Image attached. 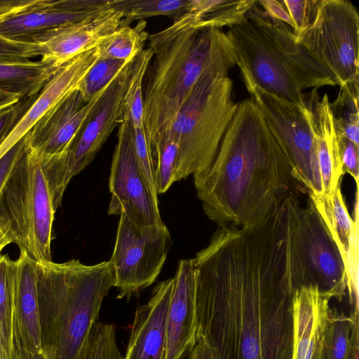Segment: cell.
Listing matches in <instances>:
<instances>
[{
  "instance_id": "21",
  "label": "cell",
  "mask_w": 359,
  "mask_h": 359,
  "mask_svg": "<svg viewBox=\"0 0 359 359\" xmlns=\"http://www.w3.org/2000/svg\"><path fill=\"white\" fill-rule=\"evenodd\" d=\"M330 299L316 285L297 288L292 301V359H313L329 323Z\"/></svg>"
},
{
  "instance_id": "16",
  "label": "cell",
  "mask_w": 359,
  "mask_h": 359,
  "mask_svg": "<svg viewBox=\"0 0 359 359\" xmlns=\"http://www.w3.org/2000/svg\"><path fill=\"white\" fill-rule=\"evenodd\" d=\"M166 322L165 359H183L197 342L193 259L180 261Z\"/></svg>"
},
{
  "instance_id": "45",
  "label": "cell",
  "mask_w": 359,
  "mask_h": 359,
  "mask_svg": "<svg viewBox=\"0 0 359 359\" xmlns=\"http://www.w3.org/2000/svg\"><path fill=\"white\" fill-rule=\"evenodd\" d=\"M11 241L8 237L0 229V253L2 250L8 245L11 244Z\"/></svg>"
},
{
  "instance_id": "8",
  "label": "cell",
  "mask_w": 359,
  "mask_h": 359,
  "mask_svg": "<svg viewBox=\"0 0 359 359\" xmlns=\"http://www.w3.org/2000/svg\"><path fill=\"white\" fill-rule=\"evenodd\" d=\"M135 57L128 61L111 82L65 151L49 158H39L55 211L61 205L71 180L93 161L123 119L126 93Z\"/></svg>"
},
{
  "instance_id": "42",
  "label": "cell",
  "mask_w": 359,
  "mask_h": 359,
  "mask_svg": "<svg viewBox=\"0 0 359 359\" xmlns=\"http://www.w3.org/2000/svg\"><path fill=\"white\" fill-rule=\"evenodd\" d=\"M34 0H0V20L20 11Z\"/></svg>"
},
{
  "instance_id": "35",
  "label": "cell",
  "mask_w": 359,
  "mask_h": 359,
  "mask_svg": "<svg viewBox=\"0 0 359 359\" xmlns=\"http://www.w3.org/2000/svg\"><path fill=\"white\" fill-rule=\"evenodd\" d=\"M41 53L39 43L20 42L0 35V64L28 62Z\"/></svg>"
},
{
  "instance_id": "41",
  "label": "cell",
  "mask_w": 359,
  "mask_h": 359,
  "mask_svg": "<svg viewBox=\"0 0 359 359\" xmlns=\"http://www.w3.org/2000/svg\"><path fill=\"white\" fill-rule=\"evenodd\" d=\"M11 359H56V352L53 346L44 344L41 351L36 353H29L22 347L18 339L14 336Z\"/></svg>"
},
{
  "instance_id": "39",
  "label": "cell",
  "mask_w": 359,
  "mask_h": 359,
  "mask_svg": "<svg viewBox=\"0 0 359 359\" xmlns=\"http://www.w3.org/2000/svg\"><path fill=\"white\" fill-rule=\"evenodd\" d=\"M27 149L25 135L0 158V192L21 156Z\"/></svg>"
},
{
  "instance_id": "24",
  "label": "cell",
  "mask_w": 359,
  "mask_h": 359,
  "mask_svg": "<svg viewBox=\"0 0 359 359\" xmlns=\"http://www.w3.org/2000/svg\"><path fill=\"white\" fill-rule=\"evenodd\" d=\"M309 198L313 201L327 225L340 250L346 265L350 239L354 229L358 225V191L355 203L354 220L349 215L340 187L334 193L332 200L327 203Z\"/></svg>"
},
{
  "instance_id": "18",
  "label": "cell",
  "mask_w": 359,
  "mask_h": 359,
  "mask_svg": "<svg viewBox=\"0 0 359 359\" xmlns=\"http://www.w3.org/2000/svg\"><path fill=\"white\" fill-rule=\"evenodd\" d=\"M36 263L20 251L16 260L13 297L14 336L32 353L44 347Z\"/></svg>"
},
{
  "instance_id": "27",
  "label": "cell",
  "mask_w": 359,
  "mask_h": 359,
  "mask_svg": "<svg viewBox=\"0 0 359 359\" xmlns=\"http://www.w3.org/2000/svg\"><path fill=\"white\" fill-rule=\"evenodd\" d=\"M192 0H112L111 8L122 13L121 27L135 20L164 15L172 20L188 13Z\"/></svg>"
},
{
  "instance_id": "38",
  "label": "cell",
  "mask_w": 359,
  "mask_h": 359,
  "mask_svg": "<svg viewBox=\"0 0 359 359\" xmlns=\"http://www.w3.org/2000/svg\"><path fill=\"white\" fill-rule=\"evenodd\" d=\"M340 147L341 158L344 172L349 173L358 186V152L359 146L346 138L337 131Z\"/></svg>"
},
{
  "instance_id": "1",
  "label": "cell",
  "mask_w": 359,
  "mask_h": 359,
  "mask_svg": "<svg viewBox=\"0 0 359 359\" xmlns=\"http://www.w3.org/2000/svg\"><path fill=\"white\" fill-rule=\"evenodd\" d=\"M192 259L210 359H292L293 297L306 283L297 211L280 204L257 226H218Z\"/></svg>"
},
{
  "instance_id": "10",
  "label": "cell",
  "mask_w": 359,
  "mask_h": 359,
  "mask_svg": "<svg viewBox=\"0 0 359 359\" xmlns=\"http://www.w3.org/2000/svg\"><path fill=\"white\" fill-rule=\"evenodd\" d=\"M340 85L359 81V15L346 0H321L313 25L297 39Z\"/></svg>"
},
{
  "instance_id": "12",
  "label": "cell",
  "mask_w": 359,
  "mask_h": 359,
  "mask_svg": "<svg viewBox=\"0 0 359 359\" xmlns=\"http://www.w3.org/2000/svg\"><path fill=\"white\" fill-rule=\"evenodd\" d=\"M109 187V215H124L137 226L163 224L158 197L151 190L140 166L134 144L133 128L126 108L119 124Z\"/></svg>"
},
{
  "instance_id": "3",
  "label": "cell",
  "mask_w": 359,
  "mask_h": 359,
  "mask_svg": "<svg viewBox=\"0 0 359 359\" xmlns=\"http://www.w3.org/2000/svg\"><path fill=\"white\" fill-rule=\"evenodd\" d=\"M147 41L153 55L144 76L143 108L144 128L151 142L172 124L203 75H228L236 61L226 33L222 29L197 27L190 12L149 35Z\"/></svg>"
},
{
  "instance_id": "34",
  "label": "cell",
  "mask_w": 359,
  "mask_h": 359,
  "mask_svg": "<svg viewBox=\"0 0 359 359\" xmlns=\"http://www.w3.org/2000/svg\"><path fill=\"white\" fill-rule=\"evenodd\" d=\"M321 0H283L293 24L292 32L298 39L314 22Z\"/></svg>"
},
{
  "instance_id": "11",
  "label": "cell",
  "mask_w": 359,
  "mask_h": 359,
  "mask_svg": "<svg viewBox=\"0 0 359 359\" xmlns=\"http://www.w3.org/2000/svg\"><path fill=\"white\" fill-rule=\"evenodd\" d=\"M172 241L163 223L140 226L120 215L109 262L113 269L117 298H129L151 285L165 262Z\"/></svg>"
},
{
  "instance_id": "15",
  "label": "cell",
  "mask_w": 359,
  "mask_h": 359,
  "mask_svg": "<svg viewBox=\"0 0 359 359\" xmlns=\"http://www.w3.org/2000/svg\"><path fill=\"white\" fill-rule=\"evenodd\" d=\"M109 85L89 101L83 99L78 88L61 99L25 135L28 148L40 158L64 151Z\"/></svg>"
},
{
  "instance_id": "37",
  "label": "cell",
  "mask_w": 359,
  "mask_h": 359,
  "mask_svg": "<svg viewBox=\"0 0 359 359\" xmlns=\"http://www.w3.org/2000/svg\"><path fill=\"white\" fill-rule=\"evenodd\" d=\"M38 94L21 99L14 104L0 109V147L34 102Z\"/></svg>"
},
{
  "instance_id": "6",
  "label": "cell",
  "mask_w": 359,
  "mask_h": 359,
  "mask_svg": "<svg viewBox=\"0 0 359 359\" xmlns=\"http://www.w3.org/2000/svg\"><path fill=\"white\" fill-rule=\"evenodd\" d=\"M228 75L210 72L196 83L168 130L178 144L177 182L205 172L238 106Z\"/></svg>"
},
{
  "instance_id": "13",
  "label": "cell",
  "mask_w": 359,
  "mask_h": 359,
  "mask_svg": "<svg viewBox=\"0 0 359 359\" xmlns=\"http://www.w3.org/2000/svg\"><path fill=\"white\" fill-rule=\"evenodd\" d=\"M299 238L306 285H316L330 299L346 294L345 264L340 250L313 201L299 212Z\"/></svg>"
},
{
  "instance_id": "36",
  "label": "cell",
  "mask_w": 359,
  "mask_h": 359,
  "mask_svg": "<svg viewBox=\"0 0 359 359\" xmlns=\"http://www.w3.org/2000/svg\"><path fill=\"white\" fill-rule=\"evenodd\" d=\"M133 135L135 150L140 166L149 188L157 196L154 180L152 148L145 128H133Z\"/></svg>"
},
{
  "instance_id": "30",
  "label": "cell",
  "mask_w": 359,
  "mask_h": 359,
  "mask_svg": "<svg viewBox=\"0 0 359 359\" xmlns=\"http://www.w3.org/2000/svg\"><path fill=\"white\" fill-rule=\"evenodd\" d=\"M154 180L157 194L168 190L177 182L178 144L168 130H164L151 140Z\"/></svg>"
},
{
  "instance_id": "23",
  "label": "cell",
  "mask_w": 359,
  "mask_h": 359,
  "mask_svg": "<svg viewBox=\"0 0 359 359\" xmlns=\"http://www.w3.org/2000/svg\"><path fill=\"white\" fill-rule=\"evenodd\" d=\"M60 68L42 60L0 64V90L20 99L35 95Z\"/></svg>"
},
{
  "instance_id": "46",
  "label": "cell",
  "mask_w": 359,
  "mask_h": 359,
  "mask_svg": "<svg viewBox=\"0 0 359 359\" xmlns=\"http://www.w3.org/2000/svg\"><path fill=\"white\" fill-rule=\"evenodd\" d=\"M313 359H323V344L319 347Z\"/></svg>"
},
{
  "instance_id": "20",
  "label": "cell",
  "mask_w": 359,
  "mask_h": 359,
  "mask_svg": "<svg viewBox=\"0 0 359 359\" xmlns=\"http://www.w3.org/2000/svg\"><path fill=\"white\" fill-rule=\"evenodd\" d=\"M122 13L111 8L100 15L60 29L39 43L41 60L61 67L76 56L96 48L121 27Z\"/></svg>"
},
{
  "instance_id": "26",
  "label": "cell",
  "mask_w": 359,
  "mask_h": 359,
  "mask_svg": "<svg viewBox=\"0 0 359 359\" xmlns=\"http://www.w3.org/2000/svg\"><path fill=\"white\" fill-rule=\"evenodd\" d=\"M16 260L0 255V359H11L14 343L13 297Z\"/></svg>"
},
{
  "instance_id": "17",
  "label": "cell",
  "mask_w": 359,
  "mask_h": 359,
  "mask_svg": "<svg viewBox=\"0 0 359 359\" xmlns=\"http://www.w3.org/2000/svg\"><path fill=\"white\" fill-rule=\"evenodd\" d=\"M175 278L158 283L149 302L135 312L123 359H165L166 322Z\"/></svg>"
},
{
  "instance_id": "29",
  "label": "cell",
  "mask_w": 359,
  "mask_h": 359,
  "mask_svg": "<svg viewBox=\"0 0 359 359\" xmlns=\"http://www.w3.org/2000/svg\"><path fill=\"white\" fill-rule=\"evenodd\" d=\"M146 25V20H141L134 27L117 29L96 47L99 58L127 61L136 57L144 49L149 35Z\"/></svg>"
},
{
  "instance_id": "14",
  "label": "cell",
  "mask_w": 359,
  "mask_h": 359,
  "mask_svg": "<svg viewBox=\"0 0 359 359\" xmlns=\"http://www.w3.org/2000/svg\"><path fill=\"white\" fill-rule=\"evenodd\" d=\"M112 0H34L0 20V35L41 43L61 28L94 18L111 8Z\"/></svg>"
},
{
  "instance_id": "2",
  "label": "cell",
  "mask_w": 359,
  "mask_h": 359,
  "mask_svg": "<svg viewBox=\"0 0 359 359\" xmlns=\"http://www.w3.org/2000/svg\"><path fill=\"white\" fill-rule=\"evenodd\" d=\"M194 182L203 212L218 226H257L287 195L308 193L250 97L238 103L212 164Z\"/></svg>"
},
{
  "instance_id": "33",
  "label": "cell",
  "mask_w": 359,
  "mask_h": 359,
  "mask_svg": "<svg viewBox=\"0 0 359 359\" xmlns=\"http://www.w3.org/2000/svg\"><path fill=\"white\" fill-rule=\"evenodd\" d=\"M132 59L123 61L110 58H98L79 86L78 90L83 99L86 101L90 100L99 91L109 85L127 62Z\"/></svg>"
},
{
  "instance_id": "22",
  "label": "cell",
  "mask_w": 359,
  "mask_h": 359,
  "mask_svg": "<svg viewBox=\"0 0 359 359\" xmlns=\"http://www.w3.org/2000/svg\"><path fill=\"white\" fill-rule=\"evenodd\" d=\"M305 95L311 114L316 135L317 159L323 187L324 196L320 201L332 200L345 174L338 136L327 93L320 98L316 88Z\"/></svg>"
},
{
  "instance_id": "32",
  "label": "cell",
  "mask_w": 359,
  "mask_h": 359,
  "mask_svg": "<svg viewBox=\"0 0 359 359\" xmlns=\"http://www.w3.org/2000/svg\"><path fill=\"white\" fill-rule=\"evenodd\" d=\"M75 359H123L116 344L114 326L97 320Z\"/></svg>"
},
{
  "instance_id": "44",
  "label": "cell",
  "mask_w": 359,
  "mask_h": 359,
  "mask_svg": "<svg viewBox=\"0 0 359 359\" xmlns=\"http://www.w3.org/2000/svg\"><path fill=\"white\" fill-rule=\"evenodd\" d=\"M20 100L16 95L0 90V109L13 105Z\"/></svg>"
},
{
  "instance_id": "19",
  "label": "cell",
  "mask_w": 359,
  "mask_h": 359,
  "mask_svg": "<svg viewBox=\"0 0 359 359\" xmlns=\"http://www.w3.org/2000/svg\"><path fill=\"white\" fill-rule=\"evenodd\" d=\"M98 58L97 50L95 48L60 67L0 147V158L22 138L49 109L79 88L83 78Z\"/></svg>"
},
{
  "instance_id": "43",
  "label": "cell",
  "mask_w": 359,
  "mask_h": 359,
  "mask_svg": "<svg viewBox=\"0 0 359 359\" xmlns=\"http://www.w3.org/2000/svg\"><path fill=\"white\" fill-rule=\"evenodd\" d=\"M189 359H210L208 351L203 341H197L189 353Z\"/></svg>"
},
{
  "instance_id": "9",
  "label": "cell",
  "mask_w": 359,
  "mask_h": 359,
  "mask_svg": "<svg viewBox=\"0 0 359 359\" xmlns=\"http://www.w3.org/2000/svg\"><path fill=\"white\" fill-rule=\"evenodd\" d=\"M269 126L283 147L302 185L309 196H324L318 168L316 141L311 109L285 100L256 86L246 87Z\"/></svg>"
},
{
  "instance_id": "31",
  "label": "cell",
  "mask_w": 359,
  "mask_h": 359,
  "mask_svg": "<svg viewBox=\"0 0 359 359\" xmlns=\"http://www.w3.org/2000/svg\"><path fill=\"white\" fill-rule=\"evenodd\" d=\"M354 317L352 313L348 316L336 309L330 310L323 340V359L348 358Z\"/></svg>"
},
{
  "instance_id": "4",
  "label": "cell",
  "mask_w": 359,
  "mask_h": 359,
  "mask_svg": "<svg viewBox=\"0 0 359 359\" xmlns=\"http://www.w3.org/2000/svg\"><path fill=\"white\" fill-rule=\"evenodd\" d=\"M226 34L246 87L256 86L305 106L304 90L340 85L335 75L297 41L292 29L270 17L257 1Z\"/></svg>"
},
{
  "instance_id": "7",
  "label": "cell",
  "mask_w": 359,
  "mask_h": 359,
  "mask_svg": "<svg viewBox=\"0 0 359 359\" xmlns=\"http://www.w3.org/2000/svg\"><path fill=\"white\" fill-rule=\"evenodd\" d=\"M55 210L39 158L27 145L0 192V229L38 264L52 262Z\"/></svg>"
},
{
  "instance_id": "40",
  "label": "cell",
  "mask_w": 359,
  "mask_h": 359,
  "mask_svg": "<svg viewBox=\"0 0 359 359\" xmlns=\"http://www.w3.org/2000/svg\"><path fill=\"white\" fill-rule=\"evenodd\" d=\"M258 4L272 18L283 22L292 29L293 24L285 6L277 0H258Z\"/></svg>"
},
{
  "instance_id": "5",
  "label": "cell",
  "mask_w": 359,
  "mask_h": 359,
  "mask_svg": "<svg viewBox=\"0 0 359 359\" xmlns=\"http://www.w3.org/2000/svg\"><path fill=\"white\" fill-rule=\"evenodd\" d=\"M36 269L43 343L55 349L56 359H75L114 285L111 263L72 259L36 263Z\"/></svg>"
},
{
  "instance_id": "25",
  "label": "cell",
  "mask_w": 359,
  "mask_h": 359,
  "mask_svg": "<svg viewBox=\"0 0 359 359\" xmlns=\"http://www.w3.org/2000/svg\"><path fill=\"white\" fill-rule=\"evenodd\" d=\"M256 0H192L189 12L200 28L231 27L239 22Z\"/></svg>"
},
{
  "instance_id": "28",
  "label": "cell",
  "mask_w": 359,
  "mask_h": 359,
  "mask_svg": "<svg viewBox=\"0 0 359 359\" xmlns=\"http://www.w3.org/2000/svg\"><path fill=\"white\" fill-rule=\"evenodd\" d=\"M359 81L339 85L336 99L330 102L337 131L359 146Z\"/></svg>"
}]
</instances>
